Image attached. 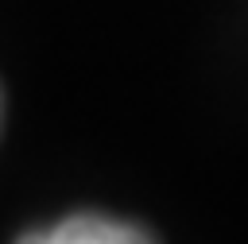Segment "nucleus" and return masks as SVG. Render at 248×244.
Here are the masks:
<instances>
[{
  "label": "nucleus",
  "mask_w": 248,
  "mask_h": 244,
  "mask_svg": "<svg viewBox=\"0 0 248 244\" xmlns=\"http://www.w3.org/2000/svg\"><path fill=\"white\" fill-rule=\"evenodd\" d=\"M16 244H155L147 229L105 217V213H74L50 229H31Z\"/></svg>",
  "instance_id": "obj_1"
}]
</instances>
